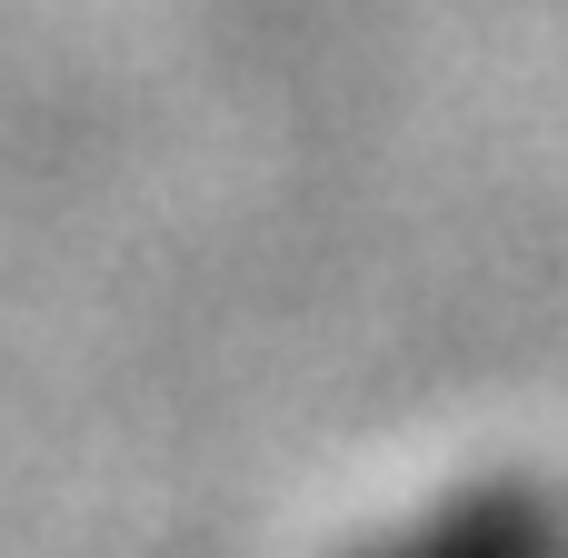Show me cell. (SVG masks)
Masks as SVG:
<instances>
[{"instance_id":"1","label":"cell","mask_w":568,"mask_h":558,"mask_svg":"<svg viewBox=\"0 0 568 558\" xmlns=\"http://www.w3.org/2000/svg\"><path fill=\"white\" fill-rule=\"evenodd\" d=\"M339 558H568V489L549 479H469L409 519H389L379 539Z\"/></svg>"}]
</instances>
